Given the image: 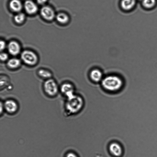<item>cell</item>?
Returning a JSON list of instances; mask_svg holds the SVG:
<instances>
[{
    "label": "cell",
    "instance_id": "ffe728a7",
    "mask_svg": "<svg viewBox=\"0 0 157 157\" xmlns=\"http://www.w3.org/2000/svg\"><path fill=\"white\" fill-rule=\"evenodd\" d=\"M0 51L1 52H3L7 46V44L6 42L3 40H1L0 42Z\"/></svg>",
    "mask_w": 157,
    "mask_h": 157
},
{
    "label": "cell",
    "instance_id": "4fadbf2b",
    "mask_svg": "<svg viewBox=\"0 0 157 157\" xmlns=\"http://www.w3.org/2000/svg\"><path fill=\"white\" fill-rule=\"evenodd\" d=\"M109 150L111 153L116 156H119L122 154V150L121 146L116 143H113L110 144Z\"/></svg>",
    "mask_w": 157,
    "mask_h": 157
},
{
    "label": "cell",
    "instance_id": "cb8c5ba5",
    "mask_svg": "<svg viewBox=\"0 0 157 157\" xmlns=\"http://www.w3.org/2000/svg\"><path fill=\"white\" fill-rule=\"evenodd\" d=\"M137 0L141 1H142V0Z\"/></svg>",
    "mask_w": 157,
    "mask_h": 157
},
{
    "label": "cell",
    "instance_id": "30bf717a",
    "mask_svg": "<svg viewBox=\"0 0 157 157\" xmlns=\"http://www.w3.org/2000/svg\"><path fill=\"white\" fill-rule=\"evenodd\" d=\"M26 12L29 14H33L38 10V8L36 4L31 0L26 1L24 5Z\"/></svg>",
    "mask_w": 157,
    "mask_h": 157
},
{
    "label": "cell",
    "instance_id": "3957f363",
    "mask_svg": "<svg viewBox=\"0 0 157 157\" xmlns=\"http://www.w3.org/2000/svg\"><path fill=\"white\" fill-rule=\"evenodd\" d=\"M20 59L24 63L30 66L36 65L39 60L38 57L36 54L29 49H25L21 52Z\"/></svg>",
    "mask_w": 157,
    "mask_h": 157
},
{
    "label": "cell",
    "instance_id": "44dd1931",
    "mask_svg": "<svg viewBox=\"0 0 157 157\" xmlns=\"http://www.w3.org/2000/svg\"><path fill=\"white\" fill-rule=\"evenodd\" d=\"M66 157H77V155L72 152H69L67 154Z\"/></svg>",
    "mask_w": 157,
    "mask_h": 157
},
{
    "label": "cell",
    "instance_id": "9c48e42d",
    "mask_svg": "<svg viewBox=\"0 0 157 157\" xmlns=\"http://www.w3.org/2000/svg\"><path fill=\"white\" fill-rule=\"evenodd\" d=\"M89 76L91 80L95 82H101L104 78L102 72L97 68L91 70Z\"/></svg>",
    "mask_w": 157,
    "mask_h": 157
},
{
    "label": "cell",
    "instance_id": "52a82bcc",
    "mask_svg": "<svg viewBox=\"0 0 157 157\" xmlns=\"http://www.w3.org/2000/svg\"><path fill=\"white\" fill-rule=\"evenodd\" d=\"M60 90L67 98L71 97L75 94L74 86L70 83L67 82L62 84L60 87Z\"/></svg>",
    "mask_w": 157,
    "mask_h": 157
},
{
    "label": "cell",
    "instance_id": "d6986e66",
    "mask_svg": "<svg viewBox=\"0 0 157 157\" xmlns=\"http://www.w3.org/2000/svg\"><path fill=\"white\" fill-rule=\"evenodd\" d=\"M8 54L5 52H1L0 55V58L1 61L2 62L7 61L9 59Z\"/></svg>",
    "mask_w": 157,
    "mask_h": 157
},
{
    "label": "cell",
    "instance_id": "ba28073f",
    "mask_svg": "<svg viewBox=\"0 0 157 157\" xmlns=\"http://www.w3.org/2000/svg\"><path fill=\"white\" fill-rule=\"evenodd\" d=\"M40 14L44 18L49 21L53 19L55 15L53 10L50 7L47 6H44L41 8Z\"/></svg>",
    "mask_w": 157,
    "mask_h": 157
},
{
    "label": "cell",
    "instance_id": "7c38bea8",
    "mask_svg": "<svg viewBox=\"0 0 157 157\" xmlns=\"http://www.w3.org/2000/svg\"><path fill=\"white\" fill-rule=\"evenodd\" d=\"M21 62L20 59L13 57L9 59L6 61V66L9 69L15 70L20 67Z\"/></svg>",
    "mask_w": 157,
    "mask_h": 157
},
{
    "label": "cell",
    "instance_id": "8992f818",
    "mask_svg": "<svg viewBox=\"0 0 157 157\" xmlns=\"http://www.w3.org/2000/svg\"><path fill=\"white\" fill-rule=\"evenodd\" d=\"M4 110L9 114L16 113L18 109V105L16 101L13 99H9L3 103Z\"/></svg>",
    "mask_w": 157,
    "mask_h": 157
},
{
    "label": "cell",
    "instance_id": "2e32d148",
    "mask_svg": "<svg viewBox=\"0 0 157 157\" xmlns=\"http://www.w3.org/2000/svg\"><path fill=\"white\" fill-rule=\"evenodd\" d=\"M141 2L143 7L147 9L153 8L157 3L156 0H142Z\"/></svg>",
    "mask_w": 157,
    "mask_h": 157
},
{
    "label": "cell",
    "instance_id": "7402d4cb",
    "mask_svg": "<svg viewBox=\"0 0 157 157\" xmlns=\"http://www.w3.org/2000/svg\"><path fill=\"white\" fill-rule=\"evenodd\" d=\"M4 110L3 103H2L1 101L0 102V114H2V112H3Z\"/></svg>",
    "mask_w": 157,
    "mask_h": 157
},
{
    "label": "cell",
    "instance_id": "e0dca14e",
    "mask_svg": "<svg viewBox=\"0 0 157 157\" xmlns=\"http://www.w3.org/2000/svg\"><path fill=\"white\" fill-rule=\"evenodd\" d=\"M56 18L57 21L62 24H66L69 21L68 15L64 13H60L56 16Z\"/></svg>",
    "mask_w": 157,
    "mask_h": 157
},
{
    "label": "cell",
    "instance_id": "6da1fadb",
    "mask_svg": "<svg viewBox=\"0 0 157 157\" xmlns=\"http://www.w3.org/2000/svg\"><path fill=\"white\" fill-rule=\"evenodd\" d=\"M101 83L104 89L111 92L119 90L122 88L123 85L122 78L115 75H109L104 77Z\"/></svg>",
    "mask_w": 157,
    "mask_h": 157
},
{
    "label": "cell",
    "instance_id": "603a6c76",
    "mask_svg": "<svg viewBox=\"0 0 157 157\" xmlns=\"http://www.w3.org/2000/svg\"><path fill=\"white\" fill-rule=\"evenodd\" d=\"M37 3L40 4H43L45 3L47 0H36Z\"/></svg>",
    "mask_w": 157,
    "mask_h": 157
},
{
    "label": "cell",
    "instance_id": "5b68a950",
    "mask_svg": "<svg viewBox=\"0 0 157 157\" xmlns=\"http://www.w3.org/2000/svg\"><path fill=\"white\" fill-rule=\"evenodd\" d=\"M7 48L8 53L13 56L18 55L21 52V45L15 40H12L9 42L7 44Z\"/></svg>",
    "mask_w": 157,
    "mask_h": 157
},
{
    "label": "cell",
    "instance_id": "ac0fdd59",
    "mask_svg": "<svg viewBox=\"0 0 157 157\" xmlns=\"http://www.w3.org/2000/svg\"><path fill=\"white\" fill-rule=\"evenodd\" d=\"M25 18V15L23 13H19L16 14L14 17L15 21L17 23H22Z\"/></svg>",
    "mask_w": 157,
    "mask_h": 157
},
{
    "label": "cell",
    "instance_id": "5bb4252c",
    "mask_svg": "<svg viewBox=\"0 0 157 157\" xmlns=\"http://www.w3.org/2000/svg\"><path fill=\"white\" fill-rule=\"evenodd\" d=\"M9 6L12 11L19 12L22 10L23 5L19 0H11L10 2Z\"/></svg>",
    "mask_w": 157,
    "mask_h": 157
},
{
    "label": "cell",
    "instance_id": "8fae6325",
    "mask_svg": "<svg viewBox=\"0 0 157 157\" xmlns=\"http://www.w3.org/2000/svg\"><path fill=\"white\" fill-rule=\"evenodd\" d=\"M137 0H121L120 6L121 8L125 11L132 10L135 6Z\"/></svg>",
    "mask_w": 157,
    "mask_h": 157
},
{
    "label": "cell",
    "instance_id": "9a60e30c",
    "mask_svg": "<svg viewBox=\"0 0 157 157\" xmlns=\"http://www.w3.org/2000/svg\"><path fill=\"white\" fill-rule=\"evenodd\" d=\"M37 75L40 77L46 80L52 78V74L51 71L45 68L39 69L37 72Z\"/></svg>",
    "mask_w": 157,
    "mask_h": 157
},
{
    "label": "cell",
    "instance_id": "7a4b0ae2",
    "mask_svg": "<svg viewBox=\"0 0 157 157\" xmlns=\"http://www.w3.org/2000/svg\"><path fill=\"white\" fill-rule=\"evenodd\" d=\"M83 105V101L81 97L74 94L67 98L66 106L68 112L71 113H75L81 109Z\"/></svg>",
    "mask_w": 157,
    "mask_h": 157
},
{
    "label": "cell",
    "instance_id": "277c9868",
    "mask_svg": "<svg viewBox=\"0 0 157 157\" xmlns=\"http://www.w3.org/2000/svg\"><path fill=\"white\" fill-rule=\"evenodd\" d=\"M43 87L45 93L50 97L56 96L59 92V88L57 84L52 78L46 80L43 84Z\"/></svg>",
    "mask_w": 157,
    "mask_h": 157
}]
</instances>
